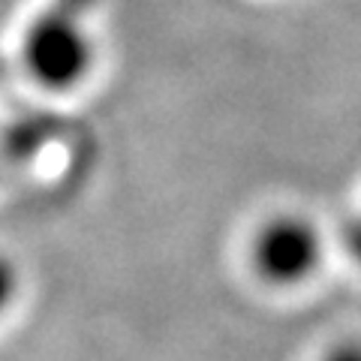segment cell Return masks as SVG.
I'll use <instances>...</instances> for the list:
<instances>
[{
    "mask_svg": "<svg viewBox=\"0 0 361 361\" xmlns=\"http://www.w3.org/2000/svg\"><path fill=\"white\" fill-rule=\"evenodd\" d=\"M346 244H349V250H353V256L361 262V217L346 226Z\"/></svg>",
    "mask_w": 361,
    "mask_h": 361,
    "instance_id": "5b68a950",
    "label": "cell"
},
{
    "mask_svg": "<svg viewBox=\"0 0 361 361\" xmlns=\"http://www.w3.org/2000/svg\"><path fill=\"white\" fill-rule=\"evenodd\" d=\"M250 262L268 286H298L322 262V235L301 214H277L256 229Z\"/></svg>",
    "mask_w": 361,
    "mask_h": 361,
    "instance_id": "7a4b0ae2",
    "label": "cell"
},
{
    "mask_svg": "<svg viewBox=\"0 0 361 361\" xmlns=\"http://www.w3.org/2000/svg\"><path fill=\"white\" fill-rule=\"evenodd\" d=\"M322 361H361V341H343L334 343Z\"/></svg>",
    "mask_w": 361,
    "mask_h": 361,
    "instance_id": "277c9868",
    "label": "cell"
},
{
    "mask_svg": "<svg viewBox=\"0 0 361 361\" xmlns=\"http://www.w3.org/2000/svg\"><path fill=\"white\" fill-rule=\"evenodd\" d=\"M97 0H51V6L33 18L21 39V63L39 87L63 94L90 75L97 51L85 16Z\"/></svg>",
    "mask_w": 361,
    "mask_h": 361,
    "instance_id": "6da1fadb",
    "label": "cell"
},
{
    "mask_svg": "<svg viewBox=\"0 0 361 361\" xmlns=\"http://www.w3.org/2000/svg\"><path fill=\"white\" fill-rule=\"evenodd\" d=\"M16 292H18V271L6 256H0V313L13 304Z\"/></svg>",
    "mask_w": 361,
    "mask_h": 361,
    "instance_id": "3957f363",
    "label": "cell"
}]
</instances>
